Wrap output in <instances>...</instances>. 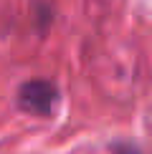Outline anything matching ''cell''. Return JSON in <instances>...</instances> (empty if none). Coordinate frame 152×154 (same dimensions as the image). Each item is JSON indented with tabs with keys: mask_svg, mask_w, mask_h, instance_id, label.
<instances>
[{
	"mask_svg": "<svg viewBox=\"0 0 152 154\" xmlns=\"http://www.w3.org/2000/svg\"><path fill=\"white\" fill-rule=\"evenodd\" d=\"M56 99H59V91L51 81H43V79H36V81H25L18 91V104H21L25 111L30 114H46L53 111L56 106Z\"/></svg>",
	"mask_w": 152,
	"mask_h": 154,
	"instance_id": "obj_1",
	"label": "cell"
},
{
	"mask_svg": "<svg viewBox=\"0 0 152 154\" xmlns=\"http://www.w3.org/2000/svg\"><path fill=\"white\" fill-rule=\"evenodd\" d=\"M114 154H139V149L132 146V144H117L114 146Z\"/></svg>",
	"mask_w": 152,
	"mask_h": 154,
	"instance_id": "obj_2",
	"label": "cell"
}]
</instances>
